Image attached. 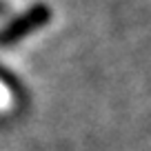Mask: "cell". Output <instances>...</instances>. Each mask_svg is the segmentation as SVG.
Here are the masks:
<instances>
[{
    "label": "cell",
    "instance_id": "cell-1",
    "mask_svg": "<svg viewBox=\"0 0 151 151\" xmlns=\"http://www.w3.org/2000/svg\"><path fill=\"white\" fill-rule=\"evenodd\" d=\"M51 16H53V11H51L49 5L36 2L33 7H29L24 14H20L18 18L11 20V22L0 31V47H9V45L20 42L29 33H33L40 27H45V24L51 20Z\"/></svg>",
    "mask_w": 151,
    "mask_h": 151
},
{
    "label": "cell",
    "instance_id": "cell-2",
    "mask_svg": "<svg viewBox=\"0 0 151 151\" xmlns=\"http://www.w3.org/2000/svg\"><path fill=\"white\" fill-rule=\"evenodd\" d=\"M0 80L5 82V85L9 87V89L14 91L16 96H20V98H22V93H24L22 85H20V82L16 80V78H14V76H11V73H9V71H7V69H2V67H0Z\"/></svg>",
    "mask_w": 151,
    "mask_h": 151
},
{
    "label": "cell",
    "instance_id": "cell-3",
    "mask_svg": "<svg viewBox=\"0 0 151 151\" xmlns=\"http://www.w3.org/2000/svg\"><path fill=\"white\" fill-rule=\"evenodd\" d=\"M5 11H7V7H5V2H2V0H0V16L5 14Z\"/></svg>",
    "mask_w": 151,
    "mask_h": 151
}]
</instances>
